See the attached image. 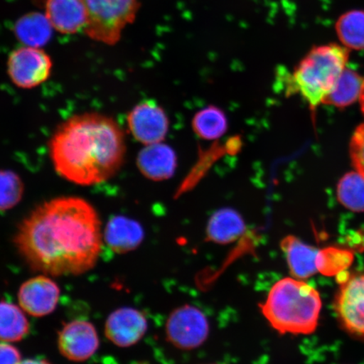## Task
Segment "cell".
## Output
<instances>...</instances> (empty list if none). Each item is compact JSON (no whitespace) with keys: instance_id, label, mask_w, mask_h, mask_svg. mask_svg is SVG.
Wrapping results in <instances>:
<instances>
[{"instance_id":"1","label":"cell","mask_w":364,"mask_h":364,"mask_svg":"<svg viewBox=\"0 0 364 364\" xmlns=\"http://www.w3.org/2000/svg\"><path fill=\"white\" fill-rule=\"evenodd\" d=\"M14 242L36 272L80 275L92 269L101 255L102 223L85 199L58 198L41 204L21 222Z\"/></svg>"},{"instance_id":"2","label":"cell","mask_w":364,"mask_h":364,"mask_svg":"<svg viewBox=\"0 0 364 364\" xmlns=\"http://www.w3.org/2000/svg\"><path fill=\"white\" fill-rule=\"evenodd\" d=\"M54 169L65 180L93 186L111 179L124 163V131L113 118L85 113L68 119L49 144Z\"/></svg>"},{"instance_id":"3","label":"cell","mask_w":364,"mask_h":364,"mask_svg":"<svg viewBox=\"0 0 364 364\" xmlns=\"http://www.w3.org/2000/svg\"><path fill=\"white\" fill-rule=\"evenodd\" d=\"M321 306L315 288L301 279L286 277L272 287L261 309L279 333L307 335L316 331Z\"/></svg>"},{"instance_id":"4","label":"cell","mask_w":364,"mask_h":364,"mask_svg":"<svg viewBox=\"0 0 364 364\" xmlns=\"http://www.w3.org/2000/svg\"><path fill=\"white\" fill-rule=\"evenodd\" d=\"M348 58L349 49L344 46L331 43L313 48L292 74L286 75L287 90L301 95L311 107H318L334 88Z\"/></svg>"},{"instance_id":"5","label":"cell","mask_w":364,"mask_h":364,"mask_svg":"<svg viewBox=\"0 0 364 364\" xmlns=\"http://www.w3.org/2000/svg\"><path fill=\"white\" fill-rule=\"evenodd\" d=\"M86 17L84 33L91 40L108 46L119 43L127 26L138 15L139 0H82Z\"/></svg>"},{"instance_id":"6","label":"cell","mask_w":364,"mask_h":364,"mask_svg":"<svg viewBox=\"0 0 364 364\" xmlns=\"http://www.w3.org/2000/svg\"><path fill=\"white\" fill-rule=\"evenodd\" d=\"M52 70L51 57L41 48L22 46L8 57V75L13 84L21 89H33L43 84Z\"/></svg>"},{"instance_id":"7","label":"cell","mask_w":364,"mask_h":364,"mask_svg":"<svg viewBox=\"0 0 364 364\" xmlns=\"http://www.w3.org/2000/svg\"><path fill=\"white\" fill-rule=\"evenodd\" d=\"M209 323L197 307L181 306L171 314L166 323L168 341L181 350H193L207 340Z\"/></svg>"},{"instance_id":"8","label":"cell","mask_w":364,"mask_h":364,"mask_svg":"<svg viewBox=\"0 0 364 364\" xmlns=\"http://www.w3.org/2000/svg\"><path fill=\"white\" fill-rule=\"evenodd\" d=\"M335 309L346 331L364 338V271L343 279L336 297Z\"/></svg>"},{"instance_id":"9","label":"cell","mask_w":364,"mask_h":364,"mask_svg":"<svg viewBox=\"0 0 364 364\" xmlns=\"http://www.w3.org/2000/svg\"><path fill=\"white\" fill-rule=\"evenodd\" d=\"M127 125L134 138L145 146L161 143L169 130L165 111L154 101L136 105L127 116Z\"/></svg>"},{"instance_id":"10","label":"cell","mask_w":364,"mask_h":364,"mask_svg":"<svg viewBox=\"0 0 364 364\" xmlns=\"http://www.w3.org/2000/svg\"><path fill=\"white\" fill-rule=\"evenodd\" d=\"M97 329L90 322L74 321L63 327L58 346L63 357L73 362H84L92 357L99 348Z\"/></svg>"},{"instance_id":"11","label":"cell","mask_w":364,"mask_h":364,"mask_svg":"<svg viewBox=\"0 0 364 364\" xmlns=\"http://www.w3.org/2000/svg\"><path fill=\"white\" fill-rule=\"evenodd\" d=\"M59 297L60 289L51 277L45 275L27 280L18 292L21 308L34 317H43L53 312Z\"/></svg>"},{"instance_id":"12","label":"cell","mask_w":364,"mask_h":364,"mask_svg":"<svg viewBox=\"0 0 364 364\" xmlns=\"http://www.w3.org/2000/svg\"><path fill=\"white\" fill-rule=\"evenodd\" d=\"M147 329V318L142 312L133 308H122L107 318L105 334L118 347L129 348L138 343Z\"/></svg>"},{"instance_id":"13","label":"cell","mask_w":364,"mask_h":364,"mask_svg":"<svg viewBox=\"0 0 364 364\" xmlns=\"http://www.w3.org/2000/svg\"><path fill=\"white\" fill-rule=\"evenodd\" d=\"M44 13L53 29L63 35L84 31L87 21L82 0H46Z\"/></svg>"},{"instance_id":"14","label":"cell","mask_w":364,"mask_h":364,"mask_svg":"<svg viewBox=\"0 0 364 364\" xmlns=\"http://www.w3.org/2000/svg\"><path fill=\"white\" fill-rule=\"evenodd\" d=\"M136 166L149 180L159 181L169 179L176 171V153L161 143L146 145L136 158Z\"/></svg>"},{"instance_id":"15","label":"cell","mask_w":364,"mask_h":364,"mask_svg":"<svg viewBox=\"0 0 364 364\" xmlns=\"http://www.w3.org/2000/svg\"><path fill=\"white\" fill-rule=\"evenodd\" d=\"M108 247L118 254H124L138 248L144 238L139 223L125 216H114L104 232Z\"/></svg>"},{"instance_id":"16","label":"cell","mask_w":364,"mask_h":364,"mask_svg":"<svg viewBox=\"0 0 364 364\" xmlns=\"http://www.w3.org/2000/svg\"><path fill=\"white\" fill-rule=\"evenodd\" d=\"M281 249L294 279H308L318 272L317 257L320 250L304 243L293 235L287 236L281 241Z\"/></svg>"},{"instance_id":"17","label":"cell","mask_w":364,"mask_h":364,"mask_svg":"<svg viewBox=\"0 0 364 364\" xmlns=\"http://www.w3.org/2000/svg\"><path fill=\"white\" fill-rule=\"evenodd\" d=\"M53 27L45 13L29 12L18 19L13 26V33L23 46L43 48L51 41Z\"/></svg>"},{"instance_id":"18","label":"cell","mask_w":364,"mask_h":364,"mask_svg":"<svg viewBox=\"0 0 364 364\" xmlns=\"http://www.w3.org/2000/svg\"><path fill=\"white\" fill-rule=\"evenodd\" d=\"M245 231L242 217L234 209L224 208L215 213L209 220L207 238L216 244H230L240 239Z\"/></svg>"},{"instance_id":"19","label":"cell","mask_w":364,"mask_h":364,"mask_svg":"<svg viewBox=\"0 0 364 364\" xmlns=\"http://www.w3.org/2000/svg\"><path fill=\"white\" fill-rule=\"evenodd\" d=\"M30 329L23 309L9 302H0V341L16 343L25 338Z\"/></svg>"},{"instance_id":"20","label":"cell","mask_w":364,"mask_h":364,"mask_svg":"<svg viewBox=\"0 0 364 364\" xmlns=\"http://www.w3.org/2000/svg\"><path fill=\"white\" fill-rule=\"evenodd\" d=\"M363 80L358 73L346 68L324 104L338 107L349 106L360 97Z\"/></svg>"},{"instance_id":"21","label":"cell","mask_w":364,"mask_h":364,"mask_svg":"<svg viewBox=\"0 0 364 364\" xmlns=\"http://www.w3.org/2000/svg\"><path fill=\"white\" fill-rule=\"evenodd\" d=\"M336 31L345 48L364 49V11L353 10L343 14L336 23Z\"/></svg>"},{"instance_id":"22","label":"cell","mask_w":364,"mask_h":364,"mask_svg":"<svg viewBox=\"0 0 364 364\" xmlns=\"http://www.w3.org/2000/svg\"><path fill=\"white\" fill-rule=\"evenodd\" d=\"M193 126L195 133L200 138L215 140L225 134L228 122L225 113L220 108L209 107L197 113Z\"/></svg>"},{"instance_id":"23","label":"cell","mask_w":364,"mask_h":364,"mask_svg":"<svg viewBox=\"0 0 364 364\" xmlns=\"http://www.w3.org/2000/svg\"><path fill=\"white\" fill-rule=\"evenodd\" d=\"M338 198L346 208L364 211V177L358 172L348 173L338 186Z\"/></svg>"},{"instance_id":"24","label":"cell","mask_w":364,"mask_h":364,"mask_svg":"<svg viewBox=\"0 0 364 364\" xmlns=\"http://www.w3.org/2000/svg\"><path fill=\"white\" fill-rule=\"evenodd\" d=\"M353 254L338 248H326L318 250L317 270L326 276H336L343 273L351 265Z\"/></svg>"},{"instance_id":"25","label":"cell","mask_w":364,"mask_h":364,"mask_svg":"<svg viewBox=\"0 0 364 364\" xmlns=\"http://www.w3.org/2000/svg\"><path fill=\"white\" fill-rule=\"evenodd\" d=\"M24 183L16 172L0 170V212L10 210L21 201Z\"/></svg>"},{"instance_id":"26","label":"cell","mask_w":364,"mask_h":364,"mask_svg":"<svg viewBox=\"0 0 364 364\" xmlns=\"http://www.w3.org/2000/svg\"><path fill=\"white\" fill-rule=\"evenodd\" d=\"M351 158L357 172L364 177V124L358 127L353 136Z\"/></svg>"},{"instance_id":"27","label":"cell","mask_w":364,"mask_h":364,"mask_svg":"<svg viewBox=\"0 0 364 364\" xmlns=\"http://www.w3.org/2000/svg\"><path fill=\"white\" fill-rule=\"evenodd\" d=\"M21 361L19 350L8 343H0V364H20Z\"/></svg>"},{"instance_id":"28","label":"cell","mask_w":364,"mask_h":364,"mask_svg":"<svg viewBox=\"0 0 364 364\" xmlns=\"http://www.w3.org/2000/svg\"><path fill=\"white\" fill-rule=\"evenodd\" d=\"M20 364H52L45 359H26V360L21 361Z\"/></svg>"},{"instance_id":"29","label":"cell","mask_w":364,"mask_h":364,"mask_svg":"<svg viewBox=\"0 0 364 364\" xmlns=\"http://www.w3.org/2000/svg\"><path fill=\"white\" fill-rule=\"evenodd\" d=\"M359 101H360L362 111L364 113V80H363V87H362V90H361L360 97H359Z\"/></svg>"}]
</instances>
